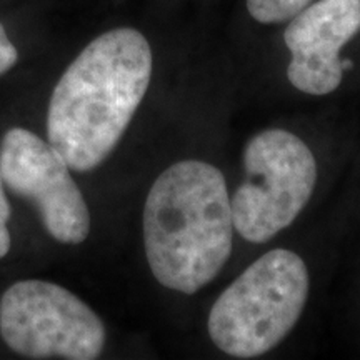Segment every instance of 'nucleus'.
Returning a JSON list of instances; mask_svg holds the SVG:
<instances>
[{
    "instance_id": "obj_1",
    "label": "nucleus",
    "mask_w": 360,
    "mask_h": 360,
    "mask_svg": "<svg viewBox=\"0 0 360 360\" xmlns=\"http://www.w3.org/2000/svg\"><path fill=\"white\" fill-rule=\"evenodd\" d=\"M154 56L130 27L107 30L67 67L53 87L47 139L70 170L89 172L109 157L146 97Z\"/></svg>"
},
{
    "instance_id": "obj_2",
    "label": "nucleus",
    "mask_w": 360,
    "mask_h": 360,
    "mask_svg": "<svg viewBox=\"0 0 360 360\" xmlns=\"http://www.w3.org/2000/svg\"><path fill=\"white\" fill-rule=\"evenodd\" d=\"M232 242L231 197L215 165L182 160L155 179L143 205V245L160 285L199 292L231 257Z\"/></svg>"
},
{
    "instance_id": "obj_3",
    "label": "nucleus",
    "mask_w": 360,
    "mask_h": 360,
    "mask_svg": "<svg viewBox=\"0 0 360 360\" xmlns=\"http://www.w3.org/2000/svg\"><path fill=\"white\" fill-rule=\"evenodd\" d=\"M300 255L274 249L252 262L210 309V340L224 354L254 359L276 349L299 322L309 297Z\"/></svg>"
},
{
    "instance_id": "obj_4",
    "label": "nucleus",
    "mask_w": 360,
    "mask_h": 360,
    "mask_svg": "<svg viewBox=\"0 0 360 360\" xmlns=\"http://www.w3.org/2000/svg\"><path fill=\"white\" fill-rule=\"evenodd\" d=\"M244 169V182L231 200L233 229L247 242L265 244L307 205L317 184V162L295 134L267 129L245 146Z\"/></svg>"
},
{
    "instance_id": "obj_5",
    "label": "nucleus",
    "mask_w": 360,
    "mask_h": 360,
    "mask_svg": "<svg viewBox=\"0 0 360 360\" xmlns=\"http://www.w3.org/2000/svg\"><path fill=\"white\" fill-rule=\"evenodd\" d=\"M0 335L27 359L94 360L107 332L101 317L65 287L20 281L0 297Z\"/></svg>"
},
{
    "instance_id": "obj_6",
    "label": "nucleus",
    "mask_w": 360,
    "mask_h": 360,
    "mask_svg": "<svg viewBox=\"0 0 360 360\" xmlns=\"http://www.w3.org/2000/svg\"><path fill=\"white\" fill-rule=\"evenodd\" d=\"M4 184L40 214L49 236L60 244H82L90 233L87 202L70 169L51 142L27 129L7 130L0 142Z\"/></svg>"
},
{
    "instance_id": "obj_7",
    "label": "nucleus",
    "mask_w": 360,
    "mask_h": 360,
    "mask_svg": "<svg viewBox=\"0 0 360 360\" xmlns=\"http://www.w3.org/2000/svg\"><path fill=\"white\" fill-rule=\"evenodd\" d=\"M360 32V0H317L287 22V79L309 96H328L344 80L342 49Z\"/></svg>"
},
{
    "instance_id": "obj_8",
    "label": "nucleus",
    "mask_w": 360,
    "mask_h": 360,
    "mask_svg": "<svg viewBox=\"0 0 360 360\" xmlns=\"http://www.w3.org/2000/svg\"><path fill=\"white\" fill-rule=\"evenodd\" d=\"M314 0H245L249 15L262 25L289 22Z\"/></svg>"
},
{
    "instance_id": "obj_9",
    "label": "nucleus",
    "mask_w": 360,
    "mask_h": 360,
    "mask_svg": "<svg viewBox=\"0 0 360 360\" xmlns=\"http://www.w3.org/2000/svg\"><path fill=\"white\" fill-rule=\"evenodd\" d=\"M8 220H11V204H8L6 192H4V180L2 174H0V259L6 257L12 244Z\"/></svg>"
},
{
    "instance_id": "obj_10",
    "label": "nucleus",
    "mask_w": 360,
    "mask_h": 360,
    "mask_svg": "<svg viewBox=\"0 0 360 360\" xmlns=\"http://www.w3.org/2000/svg\"><path fill=\"white\" fill-rule=\"evenodd\" d=\"M17 58H19V53H17L15 45L11 42L6 29L0 24V75L11 70L17 64Z\"/></svg>"
}]
</instances>
